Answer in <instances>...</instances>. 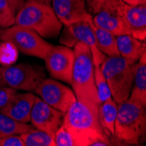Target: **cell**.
Masks as SVG:
<instances>
[{
	"label": "cell",
	"instance_id": "11",
	"mask_svg": "<svg viewBox=\"0 0 146 146\" xmlns=\"http://www.w3.org/2000/svg\"><path fill=\"white\" fill-rule=\"evenodd\" d=\"M64 116V112L51 107L38 96H35L30 117V123L33 128L54 137L57 129L63 123Z\"/></svg>",
	"mask_w": 146,
	"mask_h": 146
},
{
	"label": "cell",
	"instance_id": "3",
	"mask_svg": "<svg viewBox=\"0 0 146 146\" xmlns=\"http://www.w3.org/2000/svg\"><path fill=\"white\" fill-rule=\"evenodd\" d=\"M146 106L127 99L117 104L114 137L128 144H140L145 141Z\"/></svg>",
	"mask_w": 146,
	"mask_h": 146
},
{
	"label": "cell",
	"instance_id": "1",
	"mask_svg": "<svg viewBox=\"0 0 146 146\" xmlns=\"http://www.w3.org/2000/svg\"><path fill=\"white\" fill-rule=\"evenodd\" d=\"M63 125L72 135L75 146L110 145L109 136L100 123L98 113L77 100L65 113Z\"/></svg>",
	"mask_w": 146,
	"mask_h": 146
},
{
	"label": "cell",
	"instance_id": "23",
	"mask_svg": "<svg viewBox=\"0 0 146 146\" xmlns=\"http://www.w3.org/2000/svg\"><path fill=\"white\" fill-rule=\"evenodd\" d=\"M15 15L6 0H0V30L15 25Z\"/></svg>",
	"mask_w": 146,
	"mask_h": 146
},
{
	"label": "cell",
	"instance_id": "15",
	"mask_svg": "<svg viewBox=\"0 0 146 146\" xmlns=\"http://www.w3.org/2000/svg\"><path fill=\"white\" fill-rule=\"evenodd\" d=\"M123 21L130 35L142 41L146 39V5H130L121 3Z\"/></svg>",
	"mask_w": 146,
	"mask_h": 146
},
{
	"label": "cell",
	"instance_id": "21",
	"mask_svg": "<svg viewBox=\"0 0 146 146\" xmlns=\"http://www.w3.org/2000/svg\"><path fill=\"white\" fill-rule=\"evenodd\" d=\"M20 136L25 146H55L54 137L35 128H32Z\"/></svg>",
	"mask_w": 146,
	"mask_h": 146
},
{
	"label": "cell",
	"instance_id": "16",
	"mask_svg": "<svg viewBox=\"0 0 146 146\" xmlns=\"http://www.w3.org/2000/svg\"><path fill=\"white\" fill-rule=\"evenodd\" d=\"M116 46L119 55L136 61L146 52L145 41L139 40L130 34L117 35Z\"/></svg>",
	"mask_w": 146,
	"mask_h": 146
},
{
	"label": "cell",
	"instance_id": "22",
	"mask_svg": "<svg viewBox=\"0 0 146 146\" xmlns=\"http://www.w3.org/2000/svg\"><path fill=\"white\" fill-rule=\"evenodd\" d=\"M95 80H96L97 96H98V99H99V102L101 104L102 102L106 101L108 98L112 97L110 90L108 86V83L106 82L105 77L102 72L101 65L95 66Z\"/></svg>",
	"mask_w": 146,
	"mask_h": 146
},
{
	"label": "cell",
	"instance_id": "31",
	"mask_svg": "<svg viewBox=\"0 0 146 146\" xmlns=\"http://www.w3.org/2000/svg\"><path fill=\"white\" fill-rule=\"evenodd\" d=\"M5 86H6V83L5 82L1 74H0V88H1V87H5Z\"/></svg>",
	"mask_w": 146,
	"mask_h": 146
},
{
	"label": "cell",
	"instance_id": "6",
	"mask_svg": "<svg viewBox=\"0 0 146 146\" xmlns=\"http://www.w3.org/2000/svg\"><path fill=\"white\" fill-rule=\"evenodd\" d=\"M0 39L14 46L22 54L44 60L52 45L35 31L25 26L13 25L0 30Z\"/></svg>",
	"mask_w": 146,
	"mask_h": 146
},
{
	"label": "cell",
	"instance_id": "26",
	"mask_svg": "<svg viewBox=\"0 0 146 146\" xmlns=\"http://www.w3.org/2000/svg\"><path fill=\"white\" fill-rule=\"evenodd\" d=\"M17 93L16 89H13L8 86L0 88V110L7 103L10 98Z\"/></svg>",
	"mask_w": 146,
	"mask_h": 146
},
{
	"label": "cell",
	"instance_id": "14",
	"mask_svg": "<svg viewBox=\"0 0 146 146\" xmlns=\"http://www.w3.org/2000/svg\"><path fill=\"white\" fill-rule=\"evenodd\" d=\"M35 96L31 92H17L0 110V112L18 122L29 123Z\"/></svg>",
	"mask_w": 146,
	"mask_h": 146
},
{
	"label": "cell",
	"instance_id": "19",
	"mask_svg": "<svg viewBox=\"0 0 146 146\" xmlns=\"http://www.w3.org/2000/svg\"><path fill=\"white\" fill-rule=\"evenodd\" d=\"M117 113V103L112 97L102 102L98 109V116L100 123L108 136H114L115 121Z\"/></svg>",
	"mask_w": 146,
	"mask_h": 146
},
{
	"label": "cell",
	"instance_id": "30",
	"mask_svg": "<svg viewBox=\"0 0 146 146\" xmlns=\"http://www.w3.org/2000/svg\"><path fill=\"white\" fill-rule=\"evenodd\" d=\"M32 1L38 2V3L45 4V5H51V3H52V0H32Z\"/></svg>",
	"mask_w": 146,
	"mask_h": 146
},
{
	"label": "cell",
	"instance_id": "18",
	"mask_svg": "<svg viewBox=\"0 0 146 146\" xmlns=\"http://www.w3.org/2000/svg\"><path fill=\"white\" fill-rule=\"evenodd\" d=\"M91 26L99 50L106 56H118L119 52L116 46V36L111 32L96 25L93 20L91 21Z\"/></svg>",
	"mask_w": 146,
	"mask_h": 146
},
{
	"label": "cell",
	"instance_id": "27",
	"mask_svg": "<svg viewBox=\"0 0 146 146\" xmlns=\"http://www.w3.org/2000/svg\"><path fill=\"white\" fill-rule=\"evenodd\" d=\"M88 12L91 15H95L99 11L105 0H85Z\"/></svg>",
	"mask_w": 146,
	"mask_h": 146
},
{
	"label": "cell",
	"instance_id": "20",
	"mask_svg": "<svg viewBox=\"0 0 146 146\" xmlns=\"http://www.w3.org/2000/svg\"><path fill=\"white\" fill-rule=\"evenodd\" d=\"M32 124L18 122L0 112V138L11 135H20L30 130Z\"/></svg>",
	"mask_w": 146,
	"mask_h": 146
},
{
	"label": "cell",
	"instance_id": "13",
	"mask_svg": "<svg viewBox=\"0 0 146 146\" xmlns=\"http://www.w3.org/2000/svg\"><path fill=\"white\" fill-rule=\"evenodd\" d=\"M51 6L63 25L93 19L85 0H52Z\"/></svg>",
	"mask_w": 146,
	"mask_h": 146
},
{
	"label": "cell",
	"instance_id": "9",
	"mask_svg": "<svg viewBox=\"0 0 146 146\" xmlns=\"http://www.w3.org/2000/svg\"><path fill=\"white\" fill-rule=\"evenodd\" d=\"M34 92L51 107L64 113L67 112L70 106L77 100L71 88L52 78H45Z\"/></svg>",
	"mask_w": 146,
	"mask_h": 146
},
{
	"label": "cell",
	"instance_id": "5",
	"mask_svg": "<svg viewBox=\"0 0 146 146\" xmlns=\"http://www.w3.org/2000/svg\"><path fill=\"white\" fill-rule=\"evenodd\" d=\"M136 60L118 56H106L101 69L114 101L119 104L129 99L133 86Z\"/></svg>",
	"mask_w": 146,
	"mask_h": 146
},
{
	"label": "cell",
	"instance_id": "29",
	"mask_svg": "<svg viewBox=\"0 0 146 146\" xmlns=\"http://www.w3.org/2000/svg\"><path fill=\"white\" fill-rule=\"evenodd\" d=\"M122 1L127 5H143L146 4V0H122Z\"/></svg>",
	"mask_w": 146,
	"mask_h": 146
},
{
	"label": "cell",
	"instance_id": "17",
	"mask_svg": "<svg viewBox=\"0 0 146 146\" xmlns=\"http://www.w3.org/2000/svg\"><path fill=\"white\" fill-rule=\"evenodd\" d=\"M129 98L146 106V52L141 56L135 66L133 86Z\"/></svg>",
	"mask_w": 146,
	"mask_h": 146
},
{
	"label": "cell",
	"instance_id": "7",
	"mask_svg": "<svg viewBox=\"0 0 146 146\" xmlns=\"http://www.w3.org/2000/svg\"><path fill=\"white\" fill-rule=\"evenodd\" d=\"M1 74L6 86L26 92H33L46 78L45 72L28 63H19L11 66H1Z\"/></svg>",
	"mask_w": 146,
	"mask_h": 146
},
{
	"label": "cell",
	"instance_id": "24",
	"mask_svg": "<svg viewBox=\"0 0 146 146\" xmlns=\"http://www.w3.org/2000/svg\"><path fill=\"white\" fill-rule=\"evenodd\" d=\"M55 146H75L74 138L63 123L54 136Z\"/></svg>",
	"mask_w": 146,
	"mask_h": 146
},
{
	"label": "cell",
	"instance_id": "12",
	"mask_svg": "<svg viewBox=\"0 0 146 146\" xmlns=\"http://www.w3.org/2000/svg\"><path fill=\"white\" fill-rule=\"evenodd\" d=\"M121 3L122 0H105L99 11L93 17L94 24L115 36L129 34L123 19Z\"/></svg>",
	"mask_w": 146,
	"mask_h": 146
},
{
	"label": "cell",
	"instance_id": "28",
	"mask_svg": "<svg viewBox=\"0 0 146 146\" xmlns=\"http://www.w3.org/2000/svg\"><path fill=\"white\" fill-rule=\"evenodd\" d=\"M6 1L8 2L12 11H14V13L16 14V13L23 7L26 0H6Z\"/></svg>",
	"mask_w": 146,
	"mask_h": 146
},
{
	"label": "cell",
	"instance_id": "2",
	"mask_svg": "<svg viewBox=\"0 0 146 146\" xmlns=\"http://www.w3.org/2000/svg\"><path fill=\"white\" fill-rule=\"evenodd\" d=\"M74 59L70 85L77 101L98 113L100 102L95 80V64L90 48L79 42L73 47Z\"/></svg>",
	"mask_w": 146,
	"mask_h": 146
},
{
	"label": "cell",
	"instance_id": "25",
	"mask_svg": "<svg viewBox=\"0 0 146 146\" xmlns=\"http://www.w3.org/2000/svg\"><path fill=\"white\" fill-rule=\"evenodd\" d=\"M0 146H25L20 135H11L0 138Z\"/></svg>",
	"mask_w": 146,
	"mask_h": 146
},
{
	"label": "cell",
	"instance_id": "10",
	"mask_svg": "<svg viewBox=\"0 0 146 146\" xmlns=\"http://www.w3.org/2000/svg\"><path fill=\"white\" fill-rule=\"evenodd\" d=\"M74 59V49L60 45L52 46L44 60L46 70L52 79L70 84Z\"/></svg>",
	"mask_w": 146,
	"mask_h": 146
},
{
	"label": "cell",
	"instance_id": "4",
	"mask_svg": "<svg viewBox=\"0 0 146 146\" xmlns=\"http://www.w3.org/2000/svg\"><path fill=\"white\" fill-rule=\"evenodd\" d=\"M15 25L33 29L43 38H57L63 27L51 5L32 0H26L16 13Z\"/></svg>",
	"mask_w": 146,
	"mask_h": 146
},
{
	"label": "cell",
	"instance_id": "8",
	"mask_svg": "<svg viewBox=\"0 0 146 146\" xmlns=\"http://www.w3.org/2000/svg\"><path fill=\"white\" fill-rule=\"evenodd\" d=\"M79 21L64 25L60 33L59 42L66 46L73 48L75 44L82 42L86 44L91 51L95 66H99L106 58V55L99 50L96 45V37L93 32L91 21Z\"/></svg>",
	"mask_w": 146,
	"mask_h": 146
}]
</instances>
